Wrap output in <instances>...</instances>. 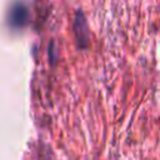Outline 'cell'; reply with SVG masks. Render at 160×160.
Returning a JSON list of instances; mask_svg holds the SVG:
<instances>
[{"mask_svg":"<svg viewBox=\"0 0 160 160\" xmlns=\"http://www.w3.org/2000/svg\"><path fill=\"white\" fill-rule=\"evenodd\" d=\"M74 30H75V36L78 41V46L80 49H86L89 46V39H90V32H89V26L85 19V15L82 10H78L75 14V20H74Z\"/></svg>","mask_w":160,"mask_h":160,"instance_id":"obj_1","label":"cell"}]
</instances>
